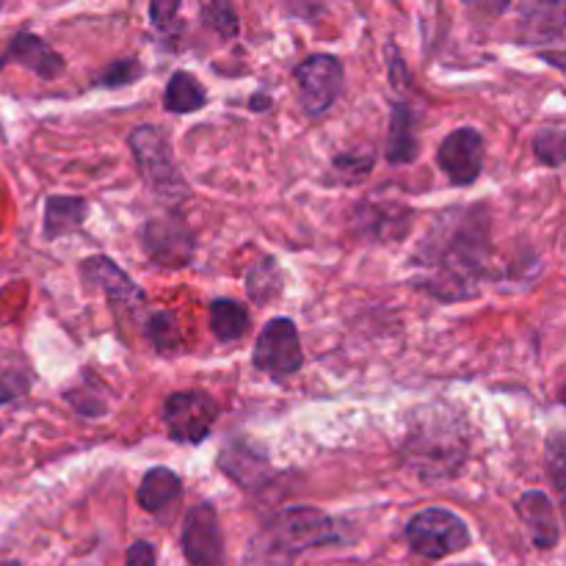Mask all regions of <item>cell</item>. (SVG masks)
I'll return each mask as SVG.
<instances>
[{"label":"cell","mask_w":566,"mask_h":566,"mask_svg":"<svg viewBox=\"0 0 566 566\" xmlns=\"http://www.w3.org/2000/svg\"><path fill=\"white\" fill-rule=\"evenodd\" d=\"M492 219L486 205L442 210L409 258L412 285L437 302H468L490 276Z\"/></svg>","instance_id":"cell-1"},{"label":"cell","mask_w":566,"mask_h":566,"mask_svg":"<svg viewBox=\"0 0 566 566\" xmlns=\"http://www.w3.org/2000/svg\"><path fill=\"white\" fill-rule=\"evenodd\" d=\"M403 462L418 479H453L464 468L470 453L468 426L442 407H426L415 412L409 434L401 446Z\"/></svg>","instance_id":"cell-2"},{"label":"cell","mask_w":566,"mask_h":566,"mask_svg":"<svg viewBox=\"0 0 566 566\" xmlns=\"http://www.w3.org/2000/svg\"><path fill=\"white\" fill-rule=\"evenodd\" d=\"M127 144H130L133 158H136L138 169H142L144 182H147L160 199H166V202H182L186 197H191V188H188L180 169H177L175 155H171V142L169 136H166L164 127H133Z\"/></svg>","instance_id":"cell-3"},{"label":"cell","mask_w":566,"mask_h":566,"mask_svg":"<svg viewBox=\"0 0 566 566\" xmlns=\"http://www.w3.org/2000/svg\"><path fill=\"white\" fill-rule=\"evenodd\" d=\"M260 531L291 558H298V553L313 551V547H326L343 542V534L335 520L318 506L282 509L269 523H263Z\"/></svg>","instance_id":"cell-4"},{"label":"cell","mask_w":566,"mask_h":566,"mask_svg":"<svg viewBox=\"0 0 566 566\" xmlns=\"http://www.w3.org/2000/svg\"><path fill=\"white\" fill-rule=\"evenodd\" d=\"M403 539H407L409 551L418 553L420 558H448L453 553H462L470 547L473 536H470L468 523L451 509L429 506L423 512L412 514V520L403 528Z\"/></svg>","instance_id":"cell-5"},{"label":"cell","mask_w":566,"mask_h":566,"mask_svg":"<svg viewBox=\"0 0 566 566\" xmlns=\"http://www.w3.org/2000/svg\"><path fill=\"white\" fill-rule=\"evenodd\" d=\"M160 415L171 440L182 446H199L213 431L219 403L205 390H180L166 398Z\"/></svg>","instance_id":"cell-6"},{"label":"cell","mask_w":566,"mask_h":566,"mask_svg":"<svg viewBox=\"0 0 566 566\" xmlns=\"http://www.w3.org/2000/svg\"><path fill=\"white\" fill-rule=\"evenodd\" d=\"M298 86V105L307 116H324L337 103L346 83V72L337 55L313 53L293 70Z\"/></svg>","instance_id":"cell-7"},{"label":"cell","mask_w":566,"mask_h":566,"mask_svg":"<svg viewBox=\"0 0 566 566\" xmlns=\"http://www.w3.org/2000/svg\"><path fill=\"white\" fill-rule=\"evenodd\" d=\"M252 363L254 368L274 379H287V376L298 374L304 365V352L296 324L291 318H271L254 343Z\"/></svg>","instance_id":"cell-8"},{"label":"cell","mask_w":566,"mask_h":566,"mask_svg":"<svg viewBox=\"0 0 566 566\" xmlns=\"http://www.w3.org/2000/svg\"><path fill=\"white\" fill-rule=\"evenodd\" d=\"M142 241L147 258L155 265H164V269H186V265H191L193 252H197L193 232L188 230L180 213L149 219L142 230Z\"/></svg>","instance_id":"cell-9"},{"label":"cell","mask_w":566,"mask_h":566,"mask_svg":"<svg viewBox=\"0 0 566 566\" xmlns=\"http://www.w3.org/2000/svg\"><path fill=\"white\" fill-rule=\"evenodd\" d=\"M182 553L191 566H227L224 536L213 503L202 501L186 514L182 523Z\"/></svg>","instance_id":"cell-10"},{"label":"cell","mask_w":566,"mask_h":566,"mask_svg":"<svg viewBox=\"0 0 566 566\" xmlns=\"http://www.w3.org/2000/svg\"><path fill=\"white\" fill-rule=\"evenodd\" d=\"M437 164L451 177L453 186H473L484 171V136L479 127H457L442 138Z\"/></svg>","instance_id":"cell-11"},{"label":"cell","mask_w":566,"mask_h":566,"mask_svg":"<svg viewBox=\"0 0 566 566\" xmlns=\"http://www.w3.org/2000/svg\"><path fill=\"white\" fill-rule=\"evenodd\" d=\"M81 280L88 287H97L108 298L111 307L127 310V313H144V307H147V296H144L142 287L114 260L103 258V254H94V258L83 260Z\"/></svg>","instance_id":"cell-12"},{"label":"cell","mask_w":566,"mask_h":566,"mask_svg":"<svg viewBox=\"0 0 566 566\" xmlns=\"http://www.w3.org/2000/svg\"><path fill=\"white\" fill-rule=\"evenodd\" d=\"M420 155V111L412 99L392 97L385 158L390 166H407Z\"/></svg>","instance_id":"cell-13"},{"label":"cell","mask_w":566,"mask_h":566,"mask_svg":"<svg viewBox=\"0 0 566 566\" xmlns=\"http://www.w3.org/2000/svg\"><path fill=\"white\" fill-rule=\"evenodd\" d=\"M9 64L22 66L42 81H55L64 72V59L31 31H20L9 39L6 50L0 53V70Z\"/></svg>","instance_id":"cell-14"},{"label":"cell","mask_w":566,"mask_h":566,"mask_svg":"<svg viewBox=\"0 0 566 566\" xmlns=\"http://www.w3.org/2000/svg\"><path fill=\"white\" fill-rule=\"evenodd\" d=\"M219 468L227 479L241 484V490L247 492L263 490L274 479V470H271L269 459L258 448L247 446L243 440H232L230 446H224V451L219 457Z\"/></svg>","instance_id":"cell-15"},{"label":"cell","mask_w":566,"mask_h":566,"mask_svg":"<svg viewBox=\"0 0 566 566\" xmlns=\"http://www.w3.org/2000/svg\"><path fill=\"white\" fill-rule=\"evenodd\" d=\"M517 517L528 528L531 539L539 551H553L562 542V523H558L556 503L539 490H528L517 497Z\"/></svg>","instance_id":"cell-16"},{"label":"cell","mask_w":566,"mask_h":566,"mask_svg":"<svg viewBox=\"0 0 566 566\" xmlns=\"http://www.w3.org/2000/svg\"><path fill=\"white\" fill-rule=\"evenodd\" d=\"M136 501L153 517L169 520L182 501V479L169 468L147 470L138 484Z\"/></svg>","instance_id":"cell-17"},{"label":"cell","mask_w":566,"mask_h":566,"mask_svg":"<svg viewBox=\"0 0 566 566\" xmlns=\"http://www.w3.org/2000/svg\"><path fill=\"white\" fill-rule=\"evenodd\" d=\"M409 219H412V213H409L403 205H396V202H385V205L365 202L359 205L357 216H354V221L363 227L365 235L379 238V241H396V238L407 235Z\"/></svg>","instance_id":"cell-18"},{"label":"cell","mask_w":566,"mask_h":566,"mask_svg":"<svg viewBox=\"0 0 566 566\" xmlns=\"http://www.w3.org/2000/svg\"><path fill=\"white\" fill-rule=\"evenodd\" d=\"M564 3H525L520 9L523 39L528 44L562 42L564 39Z\"/></svg>","instance_id":"cell-19"},{"label":"cell","mask_w":566,"mask_h":566,"mask_svg":"<svg viewBox=\"0 0 566 566\" xmlns=\"http://www.w3.org/2000/svg\"><path fill=\"white\" fill-rule=\"evenodd\" d=\"M88 202L83 197H48L44 202V238L72 235L83 227Z\"/></svg>","instance_id":"cell-20"},{"label":"cell","mask_w":566,"mask_h":566,"mask_svg":"<svg viewBox=\"0 0 566 566\" xmlns=\"http://www.w3.org/2000/svg\"><path fill=\"white\" fill-rule=\"evenodd\" d=\"M208 105V92L205 86L199 83V77H193L191 72H175L166 83V92H164V108L169 114H197Z\"/></svg>","instance_id":"cell-21"},{"label":"cell","mask_w":566,"mask_h":566,"mask_svg":"<svg viewBox=\"0 0 566 566\" xmlns=\"http://www.w3.org/2000/svg\"><path fill=\"white\" fill-rule=\"evenodd\" d=\"M249 329H252V318H249V310L241 302H235V298H216L210 304V332L221 343L241 340V337H247Z\"/></svg>","instance_id":"cell-22"},{"label":"cell","mask_w":566,"mask_h":566,"mask_svg":"<svg viewBox=\"0 0 566 566\" xmlns=\"http://www.w3.org/2000/svg\"><path fill=\"white\" fill-rule=\"evenodd\" d=\"M247 293L254 304H269L282 296V271L271 254L260 258L247 271Z\"/></svg>","instance_id":"cell-23"},{"label":"cell","mask_w":566,"mask_h":566,"mask_svg":"<svg viewBox=\"0 0 566 566\" xmlns=\"http://www.w3.org/2000/svg\"><path fill=\"white\" fill-rule=\"evenodd\" d=\"M374 164H376L374 147H354V149H346V153H337L335 158H332V166H335L340 180L348 182V186L363 182L365 177L374 171Z\"/></svg>","instance_id":"cell-24"},{"label":"cell","mask_w":566,"mask_h":566,"mask_svg":"<svg viewBox=\"0 0 566 566\" xmlns=\"http://www.w3.org/2000/svg\"><path fill=\"white\" fill-rule=\"evenodd\" d=\"M243 566H296V558L285 556L263 531H254L243 553Z\"/></svg>","instance_id":"cell-25"},{"label":"cell","mask_w":566,"mask_h":566,"mask_svg":"<svg viewBox=\"0 0 566 566\" xmlns=\"http://www.w3.org/2000/svg\"><path fill=\"white\" fill-rule=\"evenodd\" d=\"M534 153L536 158H539V164L553 166V169H558V166L564 164L566 136H564V127L558 125V122L556 125H545L539 133H536Z\"/></svg>","instance_id":"cell-26"},{"label":"cell","mask_w":566,"mask_h":566,"mask_svg":"<svg viewBox=\"0 0 566 566\" xmlns=\"http://www.w3.org/2000/svg\"><path fill=\"white\" fill-rule=\"evenodd\" d=\"M144 77V66L136 59H119L111 61L103 72L92 81L94 88H125L133 86Z\"/></svg>","instance_id":"cell-27"},{"label":"cell","mask_w":566,"mask_h":566,"mask_svg":"<svg viewBox=\"0 0 566 566\" xmlns=\"http://www.w3.org/2000/svg\"><path fill=\"white\" fill-rule=\"evenodd\" d=\"M202 22L208 28H213L221 39H235L241 25H238L235 6L227 3V0H210V3H202Z\"/></svg>","instance_id":"cell-28"},{"label":"cell","mask_w":566,"mask_h":566,"mask_svg":"<svg viewBox=\"0 0 566 566\" xmlns=\"http://www.w3.org/2000/svg\"><path fill=\"white\" fill-rule=\"evenodd\" d=\"M177 14H180V0H155V3H149V22H153L169 42H175V39L186 31V25H182V20Z\"/></svg>","instance_id":"cell-29"},{"label":"cell","mask_w":566,"mask_h":566,"mask_svg":"<svg viewBox=\"0 0 566 566\" xmlns=\"http://www.w3.org/2000/svg\"><path fill=\"white\" fill-rule=\"evenodd\" d=\"M144 335L149 337V343H153L158 352H171V348L177 346V326H175V318H171L169 313H153L147 315V321H144Z\"/></svg>","instance_id":"cell-30"},{"label":"cell","mask_w":566,"mask_h":566,"mask_svg":"<svg viewBox=\"0 0 566 566\" xmlns=\"http://www.w3.org/2000/svg\"><path fill=\"white\" fill-rule=\"evenodd\" d=\"M31 392V376L17 368H0V407L22 401Z\"/></svg>","instance_id":"cell-31"},{"label":"cell","mask_w":566,"mask_h":566,"mask_svg":"<svg viewBox=\"0 0 566 566\" xmlns=\"http://www.w3.org/2000/svg\"><path fill=\"white\" fill-rule=\"evenodd\" d=\"M125 566H158V562H155V547L149 542H133L127 547Z\"/></svg>","instance_id":"cell-32"},{"label":"cell","mask_w":566,"mask_h":566,"mask_svg":"<svg viewBox=\"0 0 566 566\" xmlns=\"http://www.w3.org/2000/svg\"><path fill=\"white\" fill-rule=\"evenodd\" d=\"M564 446L562 440L553 442V475H556V490L564 492Z\"/></svg>","instance_id":"cell-33"},{"label":"cell","mask_w":566,"mask_h":566,"mask_svg":"<svg viewBox=\"0 0 566 566\" xmlns=\"http://www.w3.org/2000/svg\"><path fill=\"white\" fill-rule=\"evenodd\" d=\"M271 105L274 103H271L269 94H263V92L254 94V97H249V108H252L254 114H265V111H271Z\"/></svg>","instance_id":"cell-34"},{"label":"cell","mask_w":566,"mask_h":566,"mask_svg":"<svg viewBox=\"0 0 566 566\" xmlns=\"http://www.w3.org/2000/svg\"><path fill=\"white\" fill-rule=\"evenodd\" d=\"M0 566H22L20 562H0Z\"/></svg>","instance_id":"cell-35"}]
</instances>
